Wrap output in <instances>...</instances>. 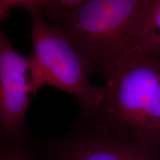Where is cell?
<instances>
[{"label":"cell","mask_w":160,"mask_h":160,"mask_svg":"<svg viewBox=\"0 0 160 160\" xmlns=\"http://www.w3.org/2000/svg\"><path fill=\"white\" fill-rule=\"evenodd\" d=\"M10 13L0 7V139L3 141L28 134V111L37 92L44 87L33 58L19 53L3 31L2 25Z\"/></svg>","instance_id":"obj_4"},{"label":"cell","mask_w":160,"mask_h":160,"mask_svg":"<svg viewBox=\"0 0 160 160\" xmlns=\"http://www.w3.org/2000/svg\"><path fill=\"white\" fill-rule=\"evenodd\" d=\"M42 158V160H65L46 148H45V151H44V155Z\"/></svg>","instance_id":"obj_8"},{"label":"cell","mask_w":160,"mask_h":160,"mask_svg":"<svg viewBox=\"0 0 160 160\" xmlns=\"http://www.w3.org/2000/svg\"><path fill=\"white\" fill-rule=\"evenodd\" d=\"M103 80L102 102L88 119L160 149V58L133 52Z\"/></svg>","instance_id":"obj_2"},{"label":"cell","mask_w":160,"mask_h":160,"mask_svg":"<svg viewBox=\"0 0 160 160\" xmlns=\"http://www.w3.org/2000/svg\"><path fill=\"white\" fill-rule=\"evenodd\" d=\"M133 52L160 58V0H153L142 34Z\"/></svg>","instance_id":"obj_6"},{"label":"cell","mask_w":160,"mask_h":160,"mask_svg":"<svg viewBox=\"0 0 160 160\" xmlns=\"http://www.w3.org/2000/svg\"><path fill=\"white\" fill-rule=\"evenodd\" d=\"M31 17V56L42 77L44 87L68 93L77 101L79 117L90 119L96 114L105 94L103 86L93 85L91 65L62 33L46 21L42 11Z\"/></svg>","instance_id":"obj_3"},{"label":"cell","mask_w":160,"mask_h":160,"mask_svg":"<svg viewBox=\"0 0 160 160\" xmlns=\"http://www.w3.org/2000/svg\"><path fill=\"white\" fill-rule=\"evenodd\" d=\"M153 2L61 0L51 1L42 13L105 79L137 47Z\"/></svg>","instance_id":"obj_1"},{"label":"cell","mask_w":160,"mask_h":160,"mask_svg":"<svg viewBox=\"0 0 160 160\" xmlns=\"http://www.w3.org/2000/svg\"><path fill=\"white\" fill-rule=\"evenodd\" d=\"M40 151L30 131L20 139H0V160H40Z\"/></svg>","instance_id":"obj_7"},{"label":"cell","mask_w":160,"mask_h":160,"mask_svg":"<svg viewBox=\"0 0 160 160\" xmlns=\"http://www.w3.org/2000/svg\"><path fill=\"white\" fill-rule=\"evenodd\" d=\"M45 148L65 160H160V149L108 131L79 117Z\"/></svg>","instance_id":"obj_5"}]
</instances>
